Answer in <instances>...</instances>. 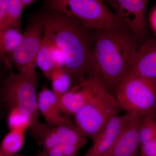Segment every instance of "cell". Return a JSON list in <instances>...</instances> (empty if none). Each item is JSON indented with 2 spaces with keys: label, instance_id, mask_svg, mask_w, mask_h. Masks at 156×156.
Returning <instances> with one entry per match:
<instances>
[{
  "label": "cell",
  "instance_id": "obj_3",
  "mask_svg": "<svg viewBox=\"0 0 156 156\" xmlns=\"http://www.w3.org/2000/svg\"><path fill=\"white\" fill-rule=\"evenodd\" d=\"M1 95L2 100L10 109H18L30 118V128L38 141L46 125L39 120L37 76L11 73L2 85Z\"/></svg>",
  "mask_w": 156,
  "mask_h": 156
},
{
  "label": "cell",
  "instance_id": "obj_12",
  "mask_svg": "<svg viewBox=\"0 0 156 156\" xmlns=\"http://www.w3.org/2000/svg\"><path fill=\"white\" fill-rule=\"evenodd\" d=\"M128 74L156 80V38L147 39L140 45Z\"/></svg>",
  "mask_w": 156,
  "mask_h": 156
},
{
  "label": "cell",
  "instance_id": "obj_5",
  "mask_svg": "<svg viewBox=\"0 0 156 156\" xmlns=\"http://www.w3.org/2000/svg\"><path fill=\"white\" fill-rule=\"evenodd\" d=\"M105 2L104 0H47L46 3L48 9L64 13L94 30L126 26Z\"/></svg>",
  "mask_w": 156,
  "mask_h": 156
},
{
  "label": "cell",
  "instance_id": "obj_31",
  "mask_svg": "<svg viewBox=\"0 0 156 156\" xmlns=\"http://www.w3.org/2000/svg\"><path fill=\"white\" fill-rule=\"evenodd\" d=\"M48 156V155L46 153H45L44 152L42 153L39 154H38L37 155V156Z\"/></svg>",
  "mask_w": 156,
  "mask_h": 156
},
{
  "label": "cell",
  "instance_id": "obj_25",
  "mask_svg": "<svg viewBox=\"0 0 156 156\" xmlns=\"http://www.w3.org/2000/svg\"><path fill=\"white\" fill-rule=\"evenodd\" d=\"M63 156H76L82 146L76 144H61Z\"/></svg>",
  "mask_w": 156,
  "mask_h": 156
},
{
  "label": "cell",
  "instance_id": "obj_10",
  "mask_svg": "<svg viewBox=\"0 0 156 156\" xmlns=\"http://www.w3.org/2000/svg\"><path fill=\"white\" fill-rule=\"evenodd\" d=\"M132 116V115L126 113L114 118L93 140L92 147L83 156L106 155Z\"/></svg>",
  "mask_w": 156,
  "mask_h": 156
},
{
  "label": "cell",
  "instance_id": "obj_4",
  "mask_svg": "<svg viewBox=\"0 0 156 156\" xmlns=\"http://www.w3.org/2000/svg\"><path fill=\"white\" fill-rule=\"evenodd\" d=\"M115 97L126 113L155 117L156 80L128 74L115 90Z\"/></svg>",
  "mask_w": 156,
  "mask_h": 156
},
{
  "label": "cell",
  "instance_id": "obj_2",
  "mask_svg": "<svg viewBox=\"0 0 156 156\" xmlns=\"http://www.w3.org/2000/svg\"><path fill=\"white\" fill-rule=\"evenodd\" d=\"M41 14L51 29L53 41L63 53L65 69L73 85L81 83L91 74L95 30L60 11L48 9Z\"/></svg>",
  "mask_w": 156,
  "mask_h": 156
},
{
  "label": "cell",
  "instance_id": "obj_24",
  "mask_svg": "<svg viewBox=\"0 0 156 156\" xmlns=\"http://www.w3.org/2000/svg\"><path fill=\"white\" fill-rule=\"evenodd\" d=\"M140 156H155L156 136L149 141L140 145Z\"/></svg>",
  "mask_w": 156,
  "mask_h": 156
},
{
  "label": "cell",
  "instance_id": "obj_28",
  "mask_svg": "<svg viewBox=\"0 0 156 156\" xmlns=\"http://www.w3.org/2000/svg\"><path fill=\"white\" fill-rule=\"evenodd\" d=\"M151 23L153 29L156 32V8L151 14Z\"/></svg>",
  "mask_w": 156,
  "mask_h": 156
},
{
  "label": "cell",
  "instance_id": "obj_27",
  "mask_svg": "<svg viewBox=\"0 0 156 156\" xmlns=\"http://www.w3.org/2000/svg\"><path fill=\"white\" fill-rule=\"evenodd\" d=\"M45 153L48 156H63L61 144L56 146Z\"/></svg>",
  "mask_w": 156,
  "mask_h": 156
},
{
  "label": "cell",
  "instance_id": "obj_30",
  "mask_svg": "<svg viewBox=\"0 0 156 156\" xmlns=\"http://www.w3.org/2000/svg\"><path fill=\"white\" fill-rule=\"evenodd\" d=\"M0 156H23L22 155H18L17 154H15L12 155H6L0 153Z\"/></svg>",
  "mask_w": 156,
  "mask_h": 156
},
{
  "label": "cell",
  "instance_id": "obj_29",
  "mask_svg": "<svg viewBox=\"0 0 156 156\" xmlns=\"http://www.w3.org/2000/svg\"><path fill=\"white\" fill-rule=\"evenodd\" d=\"M36 1L37 0H21L24 7L28 6L29 5H30L31 4Z\"/></svg>",
  "mask_w": 156,
  "mask_h": 156
},
{
  "label": "cell",
  "instance_id": "obj_20",
  "mask_svg": "<svg viewBox=\"0 0 156 156\" xmlns=\"http://www.w3.org/2000/svg\"><path fill=\"white\" fill-rule=\"evenodd\" d=\"M8 126L10 130H17L25 132L30 128L31 121L30 118L18 109H10L8 119Z\"/></svg>",
  "mask_w": 156,
  "mask_h": 156
},
{
  "label": "cell",
  "instance_id": "obj_11",
  "mask_svg": "<svg viewBox=\"0 0 156 156\" xmlns=\"http://www.w3.org/2000/svg\"><path fill=\"white\" fill-rule=\"evenodd\" d=\"M141 118L132 115L131 120L105 156H138L140 148L138 128Z\"/></svg>",
  "mask_w": 156,
  "mask_h": 156
},
{
  "label": "cell",
  "instance_id": "obj_14",
  "mask_svg": "<svg viewBox=\"0 0 156 156\" xmlns=\"http://www.w3.org/2000/svg\"><path fill=\"white\" fill-rule=\"evenodd\" d=\"M44 23V31L41 44L37 55L36 66L41 70L46 77L50 79L56 66L51 58L50 51L51 45L53 42L52 32L49 26Z\"/></svg>",
  "mask_w": 156,
  "mask_h": 156
},
{
  "label": "cell",
  "instance_id": "obj_7",
  "mask_svg": "<svg viewBox=\"0 0 156 156\" xmlns=\"http://www.w3.org/2000/svg\"><path fill=\"white\" fill-rule=\"evenodd\" d=\"M41 14L34 16L23 34V39L19 47L8 55L7 59L17 68L18 73L29 76H37L36 58L45 29Z\"/></svg>",
  "mask_w": 156,
  "mask_h": 156
},
{
  "label": "cell",
  "instance_id": "obj_16",
  "mask_svg": "<svg viewBox=\"0 0 156 156\" xmlns=\"http://www.w3.org/2000/svg\"><path fill=\"white\" fill-rule=\"evenodd\" d=\"M23 35L15 27H8L0 31L1 56L9 55L17 49L22 42Z\"/></svg>",
  "mask_w": 156,
  "mask_h": 156
},
{
  "label": "cell",
  "instance_id": "obj_26",
  "mask_svg": "<svg viewBox=\"0 0 156 156\" xmlns=\"http://www.w3.org/2000/svg\"><path fill=\"white\" fill-rule=\"evenodd\" d=\"M10 1V0H0V23L5 19Z\"/></svg>",
  "mask_w": 156,
  "mask_h": 156
},
{
  "label": "cell",
  "instance_id": "obj_18",
  "mask_svg": "<svg viewBox=\"0 0 156 156\" xmlns=\"http://www.w3.org/2000/svg\"><path fill=\"white\" fill-rule=\"evenodd\" d=\"M24 8L21 0H10L5 17L0 23V31L11 27L20 30L21 15Z\"/></svg>",
  "mask_w": 156,
  "mask_h": 156
},
{
  "label": "cell",
  "instance_id": "obj_19",
  "mask_svg": "<svg viewBox=\"0 0 156 156\" xmlns=\"http://www.w3.org/2000/svg\"><path fill=\"white\" fill-rule=\"evenodd\" d=\"M24 132L17 130H10L2 141L0 153L6 155L17 154L24 144Z\"/></svg>",
  "mask_w": 156,
  "mask_h": 156
},
{
  "label": "cell",
  "instance_id": "obj_13",
  "mask_svg": "<svg viewBox=\"0 0 156 156\" xmlns=\"http://www.w3.org/2000/svg\"><path fill=\"white\" fill-rule=\"evenodd\" d=\"M38 107L39 112L49 126L53 127L72 123L60 115L58 98L48 87L43 88L38 94Z\"/></svg>",
  "mask_w": 156,
  "mask_h": 156
},
{
  "label": "cell",
  "instance_id": "obj_17",
  "mask_svg": "<svg viewBox=\"0 0 156 156\" xmlns=\"http://www.w3.org/2000/svg\"><path fill=\"white\" fill-rule=\"evenodd\" d=\"M52 91L58 99L73 85L71 76L65 68L55 67L50 76Z\"/></svg>",
  "mask_w": 156,
  "mask_h": 156
},
{
  "label": "cell",
  "instance_id": "obj_1",
  "mask_svg": "<svg viewBox=\"0 0 156 156\" xmlns=\"http://www.w3.org/2000/svg\"><path fill=\"white\" fill-rule=\"evenodd\" d=\"M139 45L126 26L95 30L90 76L95 77L112 94L128 74Z\"/></svg>",
  "mask_w": 156,
  "mask_h": 156
},
{
  "label": "cell",
  "instance_id": "obj_15",
  "mask_svg": "<svg viewBox=\"0 0 156 156\" xmlns=\"http://www.w3.org/2000/svg\"><path fill=\"white\" fill-rule=\"evenodd\" d=\"M61 144H76L83 146L87 143L84 136L72 122L53 126Z\"/></svg>",
  "mask_w": 156,
  "mask_h": 156
},
{
  "label": "cell",
  "instance_id": "obj_8",
  "mask_svg": "<svg viewBox=\"0 0 156 156\" xmlns=\"http://www.w3.org/2000/svg\"><path fill=\"white\" fill-rule=\"evenodd\" d=\"M119 19L133 32L141 45L148 38L146 10L148 0H104Z\"/></svg>",
  "mask_w": 156,
  "mask_h": 156
},
{
  "label": "cell",
  "instance_id": "obj_21",
  "mask_svg": "<svg viewBox=\"0 0 156 156\" xmlns=\"http://www.w3.org/2000/svg\"><path fill=\"white\" fill-rule=\"evenodd\" d=\"M138 131L140 145L155 137L156 121L155 118L149 116L141 118Z\"/></svg>",
  "mask_w": 156,
  "mask_h": 156
},
{
  "label": "cell",
  "instance_id": "obj_6",
  "mask_svg": "<svg viewBox=\"0 0 156 156\" xmlns=\"http://www.w3.org/2000/svg\"><path fill=\"white\" fill-rule=\"evenodd\" d=\"M122 110L115 96L101 85L89 103L74 116V124L93 141Z\"/></svg>",
  "mask_w": 156,
  "mask_h": 156
},
{
  "label": "cell",
  "instance_id": "obj_23",
  "mask_svg": "<svg viewBox=\"0 0 156 156\" xmlns=\"http://www.w3.org/2000/svg\"><path fill=\"white\" fill-rule=\"evenodd\" d=\"M51 56L52 60L56 67L65 68V60L63 53L57 45L52 43L51 46Z\"/></svg>",
  "mask_w": 156,
  "mask_h": 156
},
{
  "label": "cell",
  "instance_id": "obj_9",
  "mask_svg": "<svg viewBox=\"0 0 156 156\" xmlns=\"http://www.w3.org/2000/svg\"><path fill=\"white\" fill-rule=\"evenodd\" d=\"M101 85L94 76H90L81 83L73 85L58 98L60 112L74 116L89 103Z\"/></svg>",
  "mask_w": 156,
  "mask_h": 156
},
{
  "label": "cell",
  "instance_id": "obj_22",
  "mask_svg": "<svg viewBox=\"0 0 156 156\" xmlns=\"http://www.w3.org/2000/svg\"><path fill=\"white\" fill-rule=\"evenodd\" d=\"M38 141L43 146L44 152L61 144L54 127L47 125L44 128Z\"/></svg>",
  "mask_w": 156,
  "mask_h": 156
},
{
  "label": "cell",
  "instance_id": "obj_32",
  "mask_svg": "<svg viewBox=\"0 0 156 156\" xmlns=\"http://www.w3.org/2000/svg\"></svg>",
  "mask_w": 156,
  "mask_h": 156
}]
</instances>
